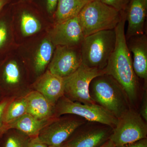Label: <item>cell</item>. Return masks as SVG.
<instances>
[{
  "instance_id": "1",
  "label": "cell",
  "mask_w": 147,
  "mask_h": 147,
  "mask_svg": "<svg viewBox=\"0 0 147 147\" xmlns=\"http://www.w3.org/2000/svg\"><path fill=\"white\" fill-rule=\"evenodd\" d=\"M125 13L115 29L116 40L114 51L108 60L105 74L112 76L119 84L131 103L137 100L138 81L132 66V57L125 36Z\"/></svg>"
},
{
  "instance_id": "2",
  "label": "cell",
  "mask_w": 147,
  "mask_h": 147,
  "mask_svg": "<svg viewBox=\"0 0 147 147\" xmlns=\"http://www.w3.org/2000/svg\"><path fill=\"white\" fill-rule=\"evenodd\" d=\"M92 100L119 118L129 109L127 98L122 87L112 76L104 74L91 82Z\"/></svg>"
},
{
  "instance_id": "3",
  "label": "cell",
  "mask_w": 147,
  "mask_h": 147,
  "mask_svg": "<svg viewBox=\"0 0 147 147\" xmlns=\"http://www.w3.org/2000/svg\"><path fill=\"white\" fill-rule=\"evenodd\" d=\"M116 40L115 29L85 37L80 45L82 63L90 68L105 69L115 49Z\"/></svg>"
},
{
  "instance_id": "4",
  "label": "cell",
  "mask_w": 147,
  "mask_h": 147,
  "mask_svg": "<svg viewBox=\"0 0 147 147\" xmlns=\"http://www.w3.org/2000/svg\"><path fill=\"white\" fill-rule=\"evenodd\" d=\"M123 13L100 1L93 0L84 7L78 16L86 37L101 31L115 30Z\"/></svg>"
},
{
  "instance_id": "5",
  "label": "cell",
  "mask_w": 147,
  "mask_h": 147,
  "mask_svg": "<svg viewBox=\"0 0 147 147\" xmlns=\"http://www.w3.org/2000/svg\"><path fill=\"white\" fill-rule=\"evenodd\" d=\"M55 114L58 116L65 114L76 115L89 121L105 125L113 129L118 121L117 118L100 105L74 101L64 95L55 105Z\"/></svg>"
},
{
  "instance_id": "6",
  "label": "cell",
  "mask_w": 147,
  "mask_h": 147,
  "mask_svg": "<svg viewBox=\"0 0 147 147\" xmlns=\"http://www.w3.org/2000/svg\"><path fill=\"white\" fill-rule=\"evenodd\" d=\"M146 122L137 112L129 108L118 118L109 139L115 146L133 143L147 138Z\"/></svg>"
},
{
  "instance_id": "7",
  "label": "cell",
  "mask_w": 147,
  "mask_h": 147,
  "mask_svg": "<svg viewBox=\"0 0 147 147\" xmlns=\"http://www.w3.org/2000/svg\"><path fill=\"white\" fill-rule=\"evenodd\" d=\"M104 74L103 70L90 68L82 63L74 72L63 78L65 97L84 104L95 103L90 97V84L96 77Z\"/></svg>"
},
{
  "instance_id": "8",
  "label": "cell",
  "mask_w": 147,
  "mask_h": 147,
  "mask_svg": "<svg viewBox=\"0 0 147 147\" xmlns=\"http://www.w3.org/2000/svg\"><path fill=\"white\" fill-rule=\"evenodd\" d=\"M82 64L80 46L55 47L48 69L51 73L64 78L76 71Z\"/></svg>"
},
{
  "instance_id": "9",
  "label": "cell",
  "mask_w": 147,
  "mask_h": 147,
  "mask_svg": "<svg viewBox=\"0 0 147 147\" xmlns=\"http://www.w3.org/2000/svg\"><path fill=\"white\" fill-rule=\"evenodd\" d=\"M83 122L73 119L53 120L40 131L38 138L47 146L60 145L65 143Z\"/></svg>"
},
{
  "instance_id": "10",
  "label": "cell",
  "mask_w": 147,
  "mask_h": 147,
  "mask_svg": "<svg viewBox=\"0 0 147 147\" xmlns=\"http://www.w3.org/2000/svg\"><path fill=\"white\" fill-rule=\"evenodd\" d=\"M77 16L59 23H55L48 38L55 46H80L85 38Z\"/></svg>"
},
{
  "instance_id": "11",
  "label": "cell",
  "mask_w": 147,
  "mask_h": 147,
  "mask_svg": "<svg viewBox=\"0 0 147 147\" xmlns=\"http://www.w3.org/2000/svg\"><path fill=\"white\" fill-rule=\"evenodd\" d=\"M147 11V0H129L125 11L127 23L125 32L126 40L131 37L144 33Z\"/></svg>"
},
{
  "instance_id": "12",
  "label": "cell",
  "mask_w": 147,
  "mask_h": 147,
  "mask_svg": "<svg viewBox=\"0 0 147 147\" xmlns=\"http://www.w3.org/2000/svg\"><path fill=\"white\" fill-rule=\"evenodd\" d=\"M127 47L132 54V66L137 77L147 79V36L146 33L127 40Z\"/></svg>"
},
{
  "instance_id": "13",
  "label": "cell",
  "mask_w": 147,
  "mask_h": 147,
  "mask_svg": "<svg viewBox=\"0 0 147 147\" xmlns=\"http://www.w3.org/2000/svg\"><path fill=\"white\" fill-rule=\"evenodd\" d=\"M110 127L90 129L82 131L63 144L64 147H100L112 134Z\"/></svg>"
},
{
  "instance_id": "14",
  "label": "cell",
  "mask_w": 147,
  "mask_h": 147,
  "mask_svg": "<svg viewBox=\"0 0 147 147\" xmlns=\"http://www.w3.org/2000/svg\"><path fill=\"white\" fill-rule=\"evenodd\" d=\"M35 89L56 105L59 99L64 95L63 78L47 70L35 83Z\"/></svg>"
},
{
  "instance_id": "15",
  "label": "cell",
  "mask_w": 147,
  "mask_h": 147,
  "mask_svg": "<svg viewBox=\"0 0 147 147\" xmlns=\"http://www.w3.org/2000/svg\"><path fill=\"white\" fill-rule=\"evenodd\" d=\"M27 113L39 120L50 119L55 114V105L39 92L34 91L24 97Z\"/></svg>"
},
{
  "instance_id": "16",
  "label": "cell",
  "mask_w": 147,
  "mask_h": 147,
  "mask_svg": "<svg viewBox=\"0 0 147 147\" xmlns=\"http://www.w3.org/2000/svg\"><path fill=\"white\" fill-rule=\"evenodd\" d=\"M52 120H39L26 113L12 122L7 125V130L15 129L31 138L36 137L40 131Z\"/></svg>"
},
{
  "instance_id": "17",
  "label": "cell",
  "mask_w": 147,
  "mask_h": 147,
  "mask_svg": "<svg viewBox=\"0 0 147 147\" xmlns=\"http://www.w3.org/2000/svg\"><path fill=\"white\" fill-rule=\"evenodd\" d=\"M93 0H59L55 13V23L78 16L87 4Z\"/></svg>"
},
{
  "instance_id": "18",
  "label": "cell",
  "mask_w": 147,
  "mask_h": 147,
  "mask_svg": "<svg viewBox=\"0 0 147 147\" xmlns=\"http://www.w3.org/2000/svg\"><path fill=\"white\" fill-rule=\"evenodd\" d=\"M55 46L47 38L42 40L40 45L34 59L35 69L37 73H40L45 70L52 59Z\"/></svg>"
},
{
  "instance_id": "19",
  "label": "cell",
  "mask_w": 147,
  "mask_h": 147,
  "mask_svg": "<svg viewBox=\"0 0 147 147\" xmlns=\"http://www.w3.org/2000/svg\"><path fill=\"white\" fill-rule=\"evenodd\" d=\"M31 139L21 131L8 130L0 138V147H28Z\"/></svg>"
},
{
  "instance_id": "20",
  "label": "cell",
  "mask_w": 147,
  "mask_h": 147,
  "mask_svg": "<svg viewBox=\"0 0 147 147\" xmlns=\"http://www.w3.org/2000/svg\"><path fill=\"white\" fill-rule=\"evenodd\" d=\"M27 113L25 98H21L9 103L5 111L4 122L5 125L12 122Z\"/></svg>"
},
{
  "instance_id": "21",
  "label": "cell",
  "mask_w": 147,
  "mask_h": 147,
  "mask_svg": "<svg viewBox=\"0 0 147 147\" xmlns=\"http://www.w3.org/2000/svg\"><path fill=\"white\" fill-rule=\"evenodd\" d=\"M39 21L31 13L24 11L21 17V29L25 36H30L36 33L41 29Z\"/></svg>"
},
{
  "instance_id": "22",
  "label": "cell",
  "mask_w": 147,
  "mask_h": 147,
  "mask_svg": "<svg viewBox=\"0 0 147 147\" xmlns=\"http://www.w3.org/2000/svg\"><path fill=\"white\" fill-rule=\"evenodd\" d=\"M20 79V71L18 64L15 61L9 62L3 68V83L6 86H13L18 84Z\"/></svg>"
},
{
  "instance_id": "23",
  "label": "cell",
  "mask_w": 147,
  "mask_h": 147,
  "mask_svg": "<svg viewBox=\"0 0 147 147\" xmlns=\"http://www.w3.org/2000/svg\"><path fill=\"white\" fill-rule=\"evenodd\" d=\"M100 1L122 13L125 12L129 0H100Z\"/></svg>"
},
{
  "instance_id": "24",
  "label": "cell",
  "mask_w": 147,
  "mask_h": 147,
  "mask_svg": "<svg viewBox=\"0 0 147 147\" xmlns=\"http://www.w3.org/2000/svg\"><path fill=\"white\" fill-rule=\"evenodd\" d=\"M8 99H3L0 101V138L7 131L6 125L3 121L5 111L9 103Z\"/></svg>"
},
{
  "instance_id": "25",
  "label": "cell",
  "mask_w": 147,
  "mask_h": 147,
  "mask_svg": "<svg viewBox=\"0 0 147 147\" xmlns=\"http://www.w3.org/2000/svg\"><path fill=\"white\" fill-rule=\"evenodd\" d=\"M8 31L4 22L0 21V49L3 46L7 40Z\"/></svg>"
},
{
  "instance_id": "26",
  "label": "cell",
  "mask_w": 147,
  "mask_h": 147,
  "mask_svg": "<svg viewBox=\"0 0 147 147\" xmlns=\"http://www.w3.org/2000/svg\"><path fill=\"white\" fill-rule=\"evenodd\" d=\"M140 115L144 120L147 121V92L145 91L143 95L141 108H140Z\"/></svg>"
},
{
  "instance_id": "27",
  "label": "cell",
  "mask_w": 147,
  "mask_h": 147,
  "mask_svg": "<svg viewBox=\"0 0 147 147\" xmlns=\"http://www.w3.org/2000/svg\"><path fill=\"white\" fill-rule=\"evenodd\" d=\"M115 147H147V139L146 138L126 144L115 146Z\"/></svg>"
},
{
  "instance_id": "28",
  "label": "cell",
  "mask_w": 147,
  "mask_h": 147,
  "mask_svg": "<svg viewBox=\"0 0 147 147\" xmlns=\"http://www.w3.org/2000/svg\"><path fill=\"white\" fill-rule=\"evenodd\" d=\"M59 0H47V9L48 13L53 14L55 13Z\"/></svg>"
},
{
  "instance_id": "29",
  "label": "cell",
  "mask_w": 147,
  "mask_h": 147,
  "mask_svg": "<svg viewBox=\"0 0 147 147\" xmlns=\"http://www.w3.org/2000/svg\"><path fill=\"white\" fill-rule=\"evenodd\" d=\"M28 147H48V146L40 142L37 137L32 138Z\"/></svg>"
},
{
  "instance_id": "30",
  "label": "cell",
  "mask_w": 147,
  "mask_h": 147,
  "mask_svg": "<svg viewBox=\"0 0 147 147\" xmlns=\"http://www.w3.org/2000/svg\"><path fill=\"white\" fill-rule=\"evenodd\" d=\"M115 146L110 139L100 147H115Z\"/></svg>"
},
{
  "instance_id": "31",
  "label": "cell",
  "mask_w": 147,
  "mask_h": 147,
  "mask_svg": "<svg viewBox=\"0 0 147 147\" xmlns=\"http://www.w3.org/2000/svg\"><path fill=\"white\" fill-rule=\"evenodd\" d=\"M7 0H0V10L3 8V7L5 5L7 2Z\"/></svg>"
},
{
  "instance_id": "32",
  "label": "cell",
  "mask_w": 147,
  "mask_h": 147,
  "mask_svg": "<svg viewBox=\"0 0 147 147\" xmlns=\"http://www.w3.org/2000/svg\"><path fill=\"white\" fill-rule=\"evenodd\" d=\"M48 147H64L63 144L60 145H54V146H48Z\"/></svg>"
},
{
  "instance_id": "33",
  "label": "cell",
  "mask_w": 147,
  "mask_h": 147,
  "mask_svg": "<svg viewBox=\"0 0 147 147\" xmlns=\"http://www.w3.org/2000/svg\"><path fill=\"white\" fill-rule=\"evenodd\" d=\"M2 93L1 91V90H0V101H1V100H2V99H1V95Z\"/></svg>"
},
{
  "instance_id": "34",
  "label": "cell",
  "mask_w": 147,
  "mask_h": 147,
  "mask_svg": "<svg viewBox=\"0 0 147 147\" xmlns=\"http://www.w3.org/2000/svg\"><path fill=\"white\" fill-rule=\"evenodd\" d=\"M21 1H29V0H21Z\"/></svg>"
},
{
  "instance_id": "35",
  "label": "cell",
  "mask_w": 147,
  "mask_h": 147,
  "mask_svg": "<svg viewBox=\"0 0 147 147\" xmlns=\"http://www.w3.org/2000/svg\"><path fill=\"white\" fill-rule=\"evenodd\" d=\"M97 1H100V0H97Z\"/></svg>"
}]
</instances>
